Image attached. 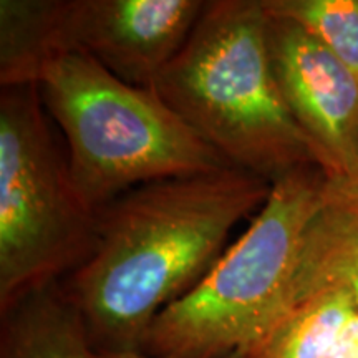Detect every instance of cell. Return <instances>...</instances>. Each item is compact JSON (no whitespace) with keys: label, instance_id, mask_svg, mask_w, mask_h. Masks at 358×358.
I'll return each mask as SVG.
<instances>
[{"label":"cell","instance_id":"9c48e42d","mask_svg":"<svg viewBox=\"0 0 358 358\" xmlns=\"http://www.w3.org/2000/svg\"><path fill=\"white\" fill-rule=\"evenodd\" d=\"M0 358H92L83 319L60 282L0 312Z\"/></svg>","mask_w":358,"mask_h":358},{"label":"cell","instance_id":"8992f818","mask_svg":"<svg viewBox=\"0 0 358 358\" xmlns=\"http://www.w3.org/2000/svg\"><path fill=\"white\" fill-rule=\"evenodd\" d=\"M203 0H57V55L85 53L133 87L150 88L178 55Z\"/></svg>","mask_w":358,"mask_h":358},{"label":"cell","instance_id":"52a82bcc","mask_svg":"<svg viewBox=\"0 0 358 358\" xmlns=\"http://www.w3.org/2000/svg\"><path fill=\"white\" fill-rule=\"evenodd\" d=\"M268 48L285 105L312 143L327 181L350 176L358 163V78L287 19L268 15Z\"/></svg>","mask_w":358,"mask_h":358},{"label":"cell","instance_id":"8fae6325","mask_svg":"<svg viewBox=\"0 0 358 358\" xmlns=\"http://www.w3.org/2000/svg\"><path fill=\"white\" fill-rule=\"evenodd\" d=\"M57 0H0V87L37 85L55 57L52 47Z\"/></svg>","mask_w":358,"mask_h":358},{"label":"cell","instance_id":"277c9868","mask_svg":"<svg viewBox=\"0 0 358 358\" xmlns=\"http://www.w3.org/2000/svg\"><path fill=\"white\" fill-rule=\"evenodd\" d=\"M325 191L327 176L317 166L275 179L244 234L191 292L159 313L140 352L226 358L249 350L285 310L302 237Z\"/></svg>","mask_w":358,"mask_h":358},{"label":"cell","instance_id":"4fadbf2b","mask_svg":"<svg viewBox=\"0 0 358 358\" xmlns=\"http://www.w3.org/2000/svg\"><path fill=\"white\" fill-rule=\"evenodd\" d=\"M325 196L329 201L358 209V163L350 176L338 181H327Z\"/></svg>","mask_w":358,"mask_h":358},{"label":"cell","instance_id":"7c38bea8","mask_svg":"<svg viewBox=\"0 0 358 358\" xmlns=\"http://www.w3.org/2000/svg\"><path fill=\"white\" fill-rule=\"evenodd\" d=\"M271 17L295 22L358 78V0H262Z\"/></svg>","mask_w":358,"mask_h":358},{"label":"cell","instance_id":"3957f363","mask_svg":"<svg viewBox=\"0 0 358 358\" xmlns=\"http://www.w3.org/2000/svg\"><path fill=\"white\" fill-rule=\"evenodd\" d=\"M37 85L65 134L71 181L93 211L146 182L234 168L155 87H133L85 53L53 57Z\"/></svg>","mask_w":358,"mask_h":358},{"label":"cell","instance_id":"ba28073f","mask_svg":"<svg viewBox=\"0 0 358 358\" xmlns=\"http://www.w3.org/2000/svg\"><path fill=\"white\" fill-rule=\"evenodd\" d=\"M243 358H358V306L345 290L294 303Z\"/></svg>","mask_w":358,"mask_h":358},{"label":"cell","instance_id":"5bb4252c","mask_svg":"<svg viewBox=\"0 0 358 358\" xmlns=\"http://www.w3.org/2000/svg\"><path fill=\"white\" fill-rule=\"evenodd\" d=\"M92 358H159V357H151L140 350H131V352H93ZM226 358H243V353H234V355H229Z\"/></svg>","mask_w":358,"mask_h":358},{"label":"cell","instance_id":"30bf717a","mask_svg":"<svg viewBox=\"0 0 358 358\" xmlns=\"http://www.w3.org/2000/svg\"><path fill=\"white\" fill-rule=\"evenodd\" d=\"M330 289L345 290L358 306V209L325 199L302 237L285 310Z\"/></svg>","mask_w":358,"mask_h":358},{"label":"cell","instance_id":"6da1fadb","mask_svg":"<svg viewBox=\"0 0 358 358\" xmlns=\"http://www.w3.org/2000/svg\"><path fill=\"white\" fill-rule=\"evenodd\" d=\"M271 187L227 168L146 182L98 209L92 250L60 280L93 352L140 350L159 313L203 280Z\"/></svg>","mask_w":358,"mask_h":358},{"label":"cell","instance_id":"5b68a950","mask_svg":"<svg viewBox=\"0 0 358 358\" xmlns=\"http://www.w3.org/2000/svg\"><path fill=\"white\" fill-rule=\"evenodd\" d=\"M96 214L71 181L38 85L0 92V312L82 264Z\"/></svg>","mask_w":358,"mask_h":358},{"label":"cell","instance_id":"7a4b0ae2","mask_svg":"<svg viewBox=\"0 0 358 358\" xmlns=\"http://www.w3.org/2000/svg\"><path fill=\"white\" fill-rule=\"evenodd\" d=\"M153 87L234 168L271 182L297 168H320L277 83L262 0L206 2Z\"/></svg>","mask_w":358,"mask_h":358}]
</instances>
